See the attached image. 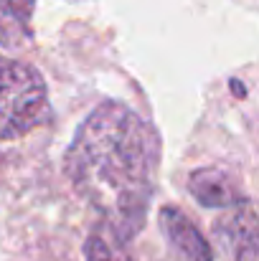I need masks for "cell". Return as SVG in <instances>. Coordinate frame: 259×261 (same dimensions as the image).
<instances>
[{
	"mask_svg": "<svg viewBox=\"0 0 259 261\" xmlns=\"http://www.w3.org/2000/svg\"><path fill=\"white\" fill-rule=\"evenodd\" d=\"M188 193L206 208H237L249 203L237 180L226 170L219 168H201L191 175L188 180Z\"/></svg>",
	"mask_w": 259,
	"mask_h": 261,
	"instance_id": "obj_4",
	"label": "cell"
},
{
	"mask_svg": "<svg viewBox=\"0 0 259 261\" xmlns=\"http://www.w3.org/2000/svg\"><path fill=\"white\" fill-rule=\"evenodd\" d=\"M0 10L8 18H13L15 23L28 25L31 23V15L36 10V0H0Z\"/></svg>",
	"mask_w": 259,
	"mask_h": 261,
	"instance_id": "obj_6",
	"label": "cell"
},
{
	"mask_svg": "<svg viewBox=\"0 0 259 261\" xmlns=\"http://www.w3.org/2000/svg\"><path fill=\"white\" fill-rule=\"evenodd\" d=\"M158 218H160L163 236H166L171 251L178 256V261H214L211 244L201 236V231L193 226V221L183 211L166 205V208H160Z\"/></svg>",
	"mask_w": 259,
	"mask_h": 261,
	"instance_id": "obj_3",
	"label": "cell"
},
{
	"mask_svg": "<svg viewBox=\"0 0 259 261\" xmlns=\"http://www.w3.org/2000/svg\"><path fill=\"white\" fill-rule=\"evenodd\" d=\"M51 119L46 82L23 61L0 56V140L23 137Z\"/></svg>",
	"mask_w": 259,
	"mask_h": 261,
	"instance_id": "obj_2",
	"label": "cell"
},
{
	"mask_svg": "<svg viewBox=\"0 0 259 261\" xmlns=\"http://www.w3.org/2000/svg\"><path fill=\"white\" fill-rule=\"evenodd\" d=\"M158 165L155 129L135 109L112 99L91 109L64 155L72 188L120 241L143 231Z\"/></svg>",
	"mask_w": 259,
	"mask_h": 261,
	"instance_id": "obj_1",
	"label": "cell"
},
{
	"mask_svg": "<svg viewBox=\"0 0 259 261\" xmlns=\"http://www.w3.org/2000/svg\"><path fill=\"white\" fill-rule=\"evenodd\" d=\"M84 259L86 261H127L104 236H99V233H94V236L86 239Z\"/></svg>",
	"mask_w": 259,
	"mask_h": 261,
	"instance_id": "obj_5",
	"label": "cell"
}]
</instances>
